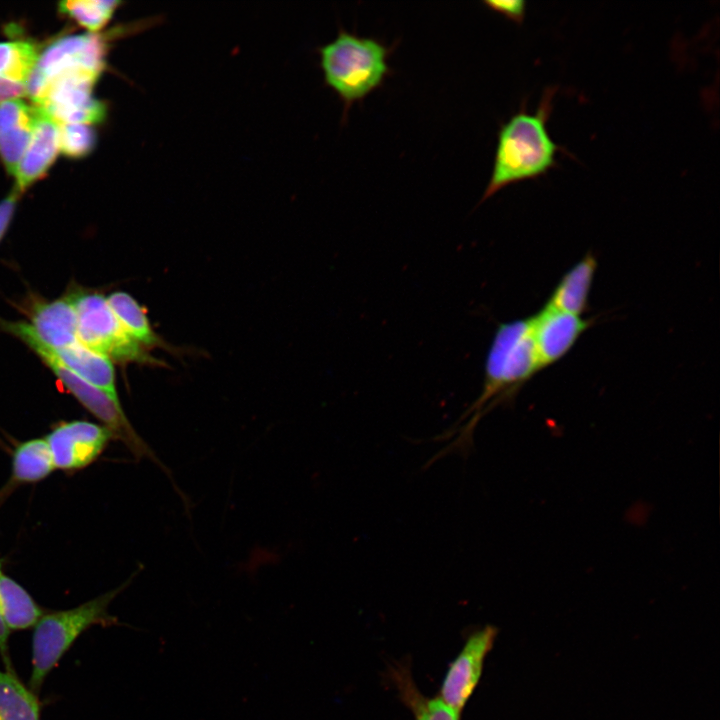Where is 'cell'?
I'll return each mask as SVG.
<instances>
[{"label": "cell", "mask_w": 720, "mask_h": 720, "mask_svg": "<svg viewBox=\"0 0 720 720\" xmlns=\"http://www.w3.org/2000/svg\"><path fill=\"white\" fill-rule=\"evenodd\" d=\"M541 370L534 344L531 318L501 323L492 338L484 363L481 393L461 416L457 428L440 439L457 433L445 453L467 454L473 445V431L491 409L514 400L521 388Z\"/></svg>", "instance_id": "obj_1"}, {"label": "cell", "mask_w": 720, "mask_h": 720, "mask_svg": "<svg viewBox=\"0 0 720 720\" xmlns=\"http://www.w3.org/2000/svg\"><path fill=\"white\" fill-rule=\"evenodd\" d=\"M555 92L556 88H547L535 113L522 105L501 126L491 177L481 202L510 184L543 176L557 165L560 147L546 127Z\"/></svg>", "instance_id": "obj_2"}, {"label": "cell", "mask_w": 720, "mask_h": 720, "mask_svg": "<svg viewBox=\"0 0 720 720\" xmlns=\"http://www.w3.org/2000/svg\"><path fill=\"white\" fill-rule=\"evenodd\" d=\"M0 329L16 337L29 347L54 374L63 388L83 408L96 417L100 424L106 426L113 434L114 439L121 441L136 459L147 458L170 475L168 468L134 429L121 403L114 401L105 392L67 369L50 348L37 337L28 322L0 318Z\"/></svg>", "instance_id": "obj_3"}, {"label": "cell", "mask_w": 720, "mask_h": 720, "mask_svg": "<svg viewBox=\"0 0 720 720\" xmlns=\"http://www.w3.org/2000/svg\"><path fill=\"white\" fill-rule=\"evenodd\" d=\"M318 51L324 81L343 101L346 111L381 86L391 71V49L375 38L341 30Z\"/></svg>", "instance_id": "obj_4"}, {"label": "cell", "mask_w": 720, "mask_h": 720, "mask_svg": "<svg viewBox=\"0 0 720 720\" xmlns=\"http://www.w3.org/2000/svg\"><path fill=\"white\" fill-rule=\"evenodd\" d=\"M138 571L113 590L75 608L42 615L35 624L32 640V674L30 685L38 690L47 674L58 663L77 637L93 625L118 623L108 613V606L133 580Z\"/></svg>", "instance_id": "obj_5"}, {"label": "cell", "mask_w": 720, "mask_h": 720, "mask_svg": "<svg viewBox=\"0 0 720 720\" xmlns=\"http://www.w3.org/2000/svg\"><path fill=\"white\" fill-rule=\"evenodd\" d=\"M68 296L76 313L78 339L86 347L113 363L167 366L124 330L105 296L85 290H74Z\"/></svg>", "instance_id": "obj_6"}, {"label": "cell", "mask_w": 720, "mask_h": 720, "mask_svg": "<svg viewBox=\"0 0 720 720\" xmlns=\"http://www.w3.org/2000/svg\"><path fill=\"white\" fill-rule=\"evenodd\" d=\"M100 75L86 69L62 72L46 81L31 101L58 124H97L106 116L105 104L92 93Z\"/></svg>", "instance_id": "obj_7"}, {"label": "cell", "mask_w": 720, "mask_h": 720, "mask_svg": "<svg viewBox=\"0 0 720 720\" xmlns=\"http://www.w3.org/2000/svg\"><path fill=\"white\" fill-rule=\"evenodd\" d=\"M106 52V40L96 33L68 35L55 40L40 53L26 83L27 97L31 100L46 81L65 71L87 69L102 74Z\"/></svg>", "instance_id": "obj_8"}, {"label": "cell", "mask_w": 720, "mask_h": 720, "mask_svg": "<svg viewBox=\"0 0 720 720\" xmlns=\"http://www.w3.org/2000/svg\"><path fill=\"white\" fill-rule=\"evenodd\" d=\"M44 439L54 468L74 472L95 462L114 437L100 423L71 420L55 424Z\"/></svg>", "instance_id": "obj_9"}, {"label": "cell", "mask_w": 720, "mask_h": 720, "mask_svg": "<svg viewBox=\"0 0 720 720\" xmlns=\"http://www.w3.org/2000/svg\"><path fill=\"white\" fill-rule=\"evenodd\" d=\"M530 318L541 370L561 360L593 322L548 304Z\"/></svg>", "instance_id": "obj_10"}, {"label": "cell", "mask_w": 720, "mask_h": 720, "mask_svg": "<svg viewBox=\"0 0 720 720\" xmlns=\"http://www.w3.org/2000/svg\"><path fill=\"white\" fill-rule=\"evenodd\" d=\"M494 637L495 629L490 626L474 633L448 669L440 699L458 713L478 683L484 658L493 644Z\"/></svg>", "instance_id": "obj_11"}, {"label": "cell", "mask_w": 720, "mask_h": 720, "mask_svg": "<svg viewBox=\"0 0 720 720\" xmlns=\"http://www.w3.org/2000/svg\"><path fill=\"white\" fill-rule=\"evenodd\" d=\"M59 153V125L39 109L31 140L13 176V189L20 195L25 192L46 175Z\"/></svg>", "instance_id": "obj_12"}, {"label": "cell", "mask_w": 720, "mask_h": 720, "mask_svg": "<svg viewBox=\"0 0 720 720\" xmlns=\"http://www.w3.org/2000/svg\"><path fill=\"white\" fill-rule=\"evenodd\" d=\"M38 115L39 109L23 100L0 104V159L11 176L31 140Z\"/></svg>", "instance_id": "obj_13"}, {"label": "cell", "mask_w": 720, "mask_h": 720, "mask_svg": "<svg viewBox=\"0 0 720 720\" xmlns=\"http://www.w3.org/2000/svg\"><path fill=\"white\" fill-rule=\"evenodd\" d=\"M28 315V323L37 337L52 350H60L79 341L76 313L68 295L51 301H34Z\"/></svg>", "instance_id": "obj_14"}, {"label": "cell", "mask_w": 720, "mask_h": 720, "mask_svg": "<svg viewBox=\"0 0 720 720\" xmlns=\"http://www.w3.org/2000/svg\"><path fill=\"white\" fill-rule=\"evenodd\" d=\"M50 350L67 369L121 403L116 388L115 369L109 358L89 349L80 341L60 350Z\"/></svg>", "instance_id": "obj_15"}, {"label": "cell", "mask_w": 720, "mask_h": 720, "mask_svg": "<svg viewBox=\"0 0 720 720\" xmlns=\"http://www.w3.org/2000/svg\"><path fill=\"white\" fill-rule=\"evenodd\" d=\"M596 269L595 256L587 253L562 276L546 304L582 316L589 308V295Z\"/></svg>", "instance_id": "obj_16"}, {"label": "cell", "mask_w": 720, "mask_h": 720, "mask_svg": "<svg viewBox=\"0 0 720 720\" xmlns=\"http://www.w3.org/2000/svg\"><path fill=\"white\" fill-rule=\"evenodd\" d=\"M55 470L51 454L44 438L20 442L12 454L11 475L0 491V498L19 485L39 482Z\"/></svg>", "instance_id": "obj_17"}, {"label": "cell", "mask_w": 720, "mask_h": 720, "mask_svg": "<svg viewBox=\"0 0 720 720\" xmlns=\"http://www.w3.org/2000/svg\"><path fill=\"white\" fill-rule=\"evenodd\" d=\"M106 298L124 330L140 345L149 351L159 348L175 355L179 353L154 331L144 308L129 293L115 291Z\"/></svg>", "instance_id": "obj_18"}, {"label": "cell", "mask_w": 720, "mask_h": 720, "mask_svg": "<svg viewBox=\"0 0 720 720\" xmlns=\"http://www.w3.org/2000/svg\"><path fill=\"white\" fill-rule=\"evenodd\" d=\"M0 614L9 630L33 626L43 615V611L31 595L3 571L1 562Z\"/></svg>", "instance_id": "obj_19"}, {"label": "cell", "mask_w": 720, "mask_h": 720, "mask_svg": "<svg viewBox=\"0 0 720 720\" xmlns=\"http://www.w3.org/2000/svg\"><path fill=\"white\" fill-rule=\"evenodd\" d=\"M39 702L13 673L0 671V720H39Z\"/></svg>", "instance_id": "obj_20"}, {"label": "cell", "mask_w": 720, "mask_h": 720, "mask_svg": "<svg viewBox=\"0 0 720 720\" xmlns=\"http://www.w3.org/2000/svg\"><path fill=\"white\" fill-rule=\"evenodd\" d=\"M40 53V49L32 41H0V77L27 83L37 65Z\"/></svg>", "instance_id": "obj_21"}, {"label": "cell", "mask_w": 720, "mask_h": 720, "mask_svg": "<svg viewBox=\"0 0 720 720\" xmlns=\"http://www.w3.org/2000/svg\"><path fill=\"white\" fill-rule=\"evenodd\" d=\"M120 4L113 0H71L60 2L58 8L90 33H96L111 20Z\"/></svg>", "instance_id": "obj_22"}, {"label": "cell", "mask_w": 720, "mask_h": 720, "mask_svg": "<svg viewBox=\"0 0 720 720\" xmlns=\"http://www.w3.org/2000/svg\"><path fill=\"white\" fill-rule=\"evenodd\" d=\"M59 125V150L68 158L80 159L90 154L97 142L93 125L63 123Z\"/></svg>", "instance_id": "obj_23"}, {"label": "cell", "mask_w": 720, "mask_h": 720, "mask_svg": "<svg viewBox=\"0 0 720 720\" xmlns=\"http://www.w3.org/2000/svg\"><path fill=\"white\" fill-rule=\"evenodd\" d=\"M459 713L440 698L428 700L420 706L417 720H458Z\"/></svg>", "instance_id": "obj_24"}, {"label": "cell", "mask_w": 720, "mask_h": 720, "mask_svg": "<svg viewBox=\"0 0 720 720\" xmlns=\"http://www.w3.org/2000/svg\"><path fill=\"white\" fill-rule=\"evenodd\" d=\"M484 5L507 19L521 24L525 17L526 3L522 0L484 1Z\"/></svg>", "instance_id": "obj_25"}, {"label": "cell", "mask_w": 720, "mask_h": 720, "mask_svg": "<svg viewBox=\"0 0 720 720\" xmlns=\"http://www.w3.org/2000/svg\"><path fill=\"white\" fill-rule=\"evenodd\" d=\"M20 194L14 189L0 201V242L8 231L13 219Z\"/></svg>", "instance_id": "obj_26"}, {"label": "cell", "mask_w": 720, "mask_h": 720, "mask_svg": "<svg viewBox=\"0 0 720 720\" xmlns=\"http://www.w3.org/2000/svg\"><path fill=\"white\" fill-rule=\"evenodd\" d=\"M26 83L15 82L0 77V104L27 97Z\"/></svg>", "instance_id": "obj_27"}, {"label": "cell", "mask_w": 720, "mask_h": 720, "mask_svg": "<svg viewBox=\"0 0 720 720\" xmlns=\"http://www.w3.org/2000/svg\"><path fill=\"white\" fill-rule=\"evenodd\" d=\"M9 632L10 630L5 625L1 614H0V653L3 659V662L8 669V672L12 673L11 671V664L9 660V654H8V638H9Z\"/></svg>", "instance_id": "obj_28"}]
</instances>
